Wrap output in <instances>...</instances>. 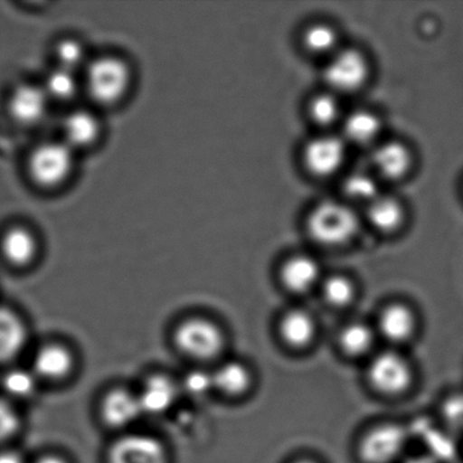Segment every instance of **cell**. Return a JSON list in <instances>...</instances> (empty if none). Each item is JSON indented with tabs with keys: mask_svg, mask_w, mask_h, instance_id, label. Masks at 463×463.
Listing matches in <instances>:
<instances>
[{
	"mask_svg": "<svg viewBox=\"0 0 463 463\" xmlns=\"http://www.w3.org/2000/svg\"><path fill=\"white\" fill-rule=\"evenodd\" d=\"M304 43L311 52L324 53L330 52L337 43V34L333 27L326 24H317L307 29L304 35Z\"/></svg>",
	"mask_w": 463,
	"mask_h": 463,
	"instance_id": "obj_30",
	"label": "cell"
},
{
	"mask_svg": "<svg viewBox=\"0 0 463 463\" xmlns=\"http://www.w3.org/2000/svg\"><path fill=\"white\" fill-rule=\"evenodd\" d=\"M375 335L371 326L354 322L344 326L339 334V346L349 356L358 357L371 351L374 344Z\"/></svg>",
	"mask_w": 463,
	"mask_h": 463,
	"instance_id": "obj_23",
	"label": "cell"
},
{
	"mask_svg": "<svg viewBox=\"0 0 463 463\" xmlns=\"http://www.w3.org/2000/svg\"><path fill=\"white\" fill-rule=\"evenodd\" d=\"M457 463H463V461L462 462H457Z\"/></svg>",
	"mask_w": 463,
	"mask_h": 463,
	"instance_id": "obj_39",
	"label": "cell"
},
{
	"mask_svg": "<svg viewBox=\"0 0 463 463\" xmlns=\"http://www.w3.org/2000/svg\"><path fill=\"white\" fill-rule=\"evenodd\" d=\"M35 463H67V462L65 460H62L61 458L54 457V456H48V457L41 458V459L36 461Z\"/></svg>",
	"mask_w": 463,
	"mask_h": 463,
	"instance_id": "obj_37",
	"label": "cell"
},
{
	"mask_svg": "<svg viewBox=\"0 0 463 463\" xmlns=\"http://www.w3.org/2000/svg\"><path fill=\"white\" fill-rule=\"evenodd\" d=\"M20 428V419L11 403L0 399V442L12 438Z\"/></svg>",
	"mask_w": 463,
	"mask_h": 463,
	"instance_id": "obj_32",
	"label": "cell"
},
{
	"mask_svg": "<svg viewBox=\"0 0 463 463\" xmlns=\"http://www.w3.org/2000/svg\"><path fill=\"white\" fill-rule=\"evenodd\" d=\"M72 366L71 353L61 345H48L36 354L35 373L45 379L57 380L70 373Z\"/></svg>",
	"mask_w": 463,
	"mask_h": 463,
	"instance_id": "obj_20",
	"label": "cell"
},
{
	"mask_svg": "<svg viewBox=\"0 0 463 463\" xmlns=\"http://www.w3.org/2000/svg\"><path fill=\"white\" fill-rule=\"evenodd\" d=\"M214 387L229 396H240L250 388L251 373L239 362H229L213 373Z\"/></svg>",
	"mask_w": 463,
	"mask_h": 463,
	"instance_id": "obj_21",
	"label": "cell"
},
{
	"mask_svg": "<svg viewBox=\"0 0 463 463\" xmlns=\"http://www.w3.org/2000/svg\"><path fill=\"white\" fill-rule=\"evenodd\" d=\"M292 463H317V462L315 460H311V459H298V460L293 461Z\"/></svg>",
	"mask_w": 463,
	"mask_h": 463,
	"instance_id": "obj_38",
	"label": "cell"
},
{
	"mask_svg": "<svg viewBox=\"0 0 463 463\" xmlns=\"http://www.w3.org/2000/svg\"><path fill=\"white\" fill-rule=\"evenodd\" d=\"M345 193L347 196L357 202H365L370 203L378 196V184L373 176L366 172H354L347 176L344 184Z\"/></svg>",
	"mask_w": 463,
	"mask_h": 463,
	"instance_id": "obj_27",
	"label": "cell"
},
{
	"mask_svg": "<svg viewBox=\"0 0 463 463\" xmlns=\"http://www.w3.org/2000/svg\"><path fill=\"white\" fill-rule=\"evenodd\" d=\"M403 463H438L434 460V458L432 457H415L411 458V459H408L407 461Z\"/></svg>",
	"mask_w": 463,
	"mask_h": 463,
	"instance_id": "obj_36",
	"label": "cell"
},
{
	"mask_svg": "<svg viewBox=\"0 0 463 463\" xmlns=\"http://www.w3.org/2000/svg\"><path fill=\"white\" fill-rule=\"evenodd\" d=\"M317 325L307 312L293 310L281 317L279 335L286 345L293 348L308 346L315 339Z\"/></svg>",
	"mask_w": 463,
	"mask_h": 463,
	"instance_id": "obj_16",
	"label": "cell"
},
{
	"mask_svg": "<svg viewBox=\"0 0 463 463\" xmlns=\"http://www.w3.org/2000/svg\"><path fill=\"white\" fill-rule=\"evenodd\" d=\"M72 166L74 149L62 140L40 145L29 158L31 178L43 188H54L65 183Z\"/></svg>",
	"mask_w": 463,
	"mask_h": 463,
	"instance_id": "obj_3",
	"label": "cell"
},
{
	"mask_svg": "<svg viewBox=\"0 0 463 463\" xmlns=\"http://www.w3.org/2000/svg\"><path fill=\"white\" fill-rule=\"evenodd\" d=\"M26 329L16 313L0 307V362L20 355L26 343Z\"/></svg>",
	"mask_w": 463,
	"mask_h": 463,
	"instance_id": "obj_17",
	"label": "cell"
},
{
	"mask_svg": "<svg viewBox=\"0 0 463 463\" xmlns=\"http://www.w3.org/2000/svg\"><path fill=\"white\" fill-rule=\"evenodd\" d=\"M369 220L375 229L392 232L403 220V211L396 199L378 196L369 203Z\"/></svg>",
	"mask_w": 463,
	"mask_h": 463,
	"instance_id": "obj_22",
	"label": "cell"
},
{
	"mask_svg": "<svg viewBox=\"0 0 463 463\" xmlns=\"http://www.w3.org/2000/svg\"><path fill=\"white\" fill-rule=\"evenodd\" d=\"M109 463H167L165 447L148 435L133 434L118 439Z\"/></svg>",
	"mask_w": 463,
	"mask_h": 463,
	"instance_id": "obj_8",
	"label": "cell"
},
{
	"mask_svg": "<svg viewBox=\"0 0 463 463\" xmlns=\"http://www.w3.org/2000/svg\"><path fill=\"white\" fill-rule=\"evenodd\" d=\"M0 463H25L20 453L13 450L0 451Z\"/></svg>",
	"mask_w": 463,
	"mask_h": 463,
	"instance_id": "obj_35",
	"label": "cell"
},
{
	"mask_svg": "<svg viewBox=\"0 0 463 463\" xmlns=\"http://www.w3.org/2000/svg\"><path fill=\"white\" fill-rule=\"evenodd\" d=\"M367 62L355 50H345L335 54L326 70V80L331 88L342 92L355 90L364 83Z\"/></svg>",
	"mask_w": 463,
	"mask_h": 463,
	"instance_id": "obj_9",
	"label": "cell"
},
{
	"mask_svg": "<svg viewBox=\"0 0 463 463\" xmlns=\"http://www.w3.org/2000/svg\"><path fill=\"white\" fill-rule=\"evenodd\" d=\"M346 156L345 144L335 136H321L311 140L304 151V162L313 175L326 176L342 166Z\"/></svg>",
	"mask_w": 463,
	"mask_h": 463,
	"instance_id": "obj_10",
	"label": "cell"
},
{
	"mask_svg": "<svg viewBox=\"0 0 463 463\" xmlns=\"http://www.w3.org/2000/svg\"><path fill=\"white\" fill-rule=\"evenodd\" d=\"M4 389L9 396L27 398L34 392L36 381L31 372L13 370L8 372L3 380Z\"/></svg>",
	"mask_w": 463,
	"mask_h": 463,
	"instance_id": "obj_29",
	"label": "cell"
},
{
	"mask_svg": "<svg viewBox=\"0 0 463 463\" xmlns=\"http://www.w3.org/2000/svg\"><path fill=\"white\" fill-rule=\"evenodd\" d=\"M280 279L290 292L307 293L320 280L319 263L307 256L290 258L281 267Z\"/></svg>",
	"mask_w": 463,
	"mask_h": 463,
	"instance_id": "obj_12",
	"label": "cell"
},
{
	"mask_svg": "<svg viewBox=\"0 0 463 463\" xmlns=\"http://www.w3.org/2000/svg\"><path fill=\"white\" fill-rule=\"evenodd\" d=\"M380 334L390 343L408 342L416 330V317L410 307L403 304H390L379 317Z\"/></svg>",
	"mask_w": 463,
	"mask_h": 463,
	"instance_id": "obj_11",
	"label": "cell"
},
{
	"mask_svg": "<svg viewBox=\"0 0 463 463\" xmlns=\"http://www.w3.org/2000/svg\"><path fill=\"white\" fill-rule=\"evenodd\" d=\"M45 93L48 94L50 101L56 99L59 102H68L75 99L79 93V81L76 79V72L57 68L50 72L43 85Z\"/></svg>",
	"mask_w": 463,
	"mask_h": 463,
	"instance_id": "obj_25",
	"label": "cell"
},
{
	"mask_svg": "<svg viewBox=\"0 0 463 463\" xmlns=\"http://www.w3.org/2000/svg\"><path fill=\"white\" fill-rule=\"evenodd\" d=\"M49 103L43 86L22 84L9 95V116L21 126L38 125L47 115Z\"/></svg>",
	"mask_w": 463,
	"mask_h": 463,
	"instance_id": "obj_7",
	"label": "cell"
},
{
	"mask_svg": "<svg viewBox=\"0 0 463 463\" xmlns=\"http://www.w3.org/2000/svg\"><path fill=\"white\" fill-rule=\"evenodd\" d=\"M130 80L128 65L117 57L95 59L86 71V89L90 97L102 106L120 101L129 89Z\"/></svg>",
	"mask_w": 463,
	"mask_h": 463,
	"instance_id": "obj_1",
	"label": "cell"
},
{
	"mask_svg": "<svg viewBox=\"0 0 463 463\" xmlns=\"http://www.w3.org/2000/svg\"><path fill=\"white\" fill-rule=\"evenodd\" d=\"M36 240L32 232L21 226H15L5 232L0 241V249L4 257L13 265L23 266L34 258Z\"/></svg>",
	"mask_w": 463,
	"mask_h": 463,
	"instance_id": "obj_19",
	"label": "cell"
},
{
	"mask_svg": "<svg viewBox=\"0 0 463 463\" xmlns=\"http://www.w3.org/2000/svg\"><path fill=\"white\" fill-rule=\"evenodd\" d=\"M380 129L379 118L369 111L354 112L345 122V136L356 145L373 142Z\"/></svg>",
	"mask_w": 463,
	"mask_h": 463,
	"instance_id": "obj_24",
	"label": "cell"
},
{
	"mask_svg": "<svg viewBox=\"0 0 463 463\" xmlns=\"http://www.w3.org/2000/svg\"><path fill=\"white\" fill-rule=\"evenodd\" d=\"M181 351L196 358H212L223 348L224 337L219 326L205 319L184 321L175 331Z\"/></svg>",
	"mask_w": 463,
	"mask_h": 463,
	"instance_id": "obj_6",
	"label": "cell"
},
{
	"mask_svg": "<svg viewBox=\"0 0 463 463\" xmlns=\"http://www.w3.org/2000/svg\"><path fill=\"white\" fill-rule=\"evenodd\" d=\"M448 408L449 419L458 429H463V393L453 397Z\"/></svg>",
	"mask_w": 463,
	"mask_h": 463,
	"instance_id": "obj_34",
	"label": "cell"
},
{
	"mask_svg": "<svg viewBox=\"0 0 463 463\" xmlns=\"http://www.w3.org/2000/svg\"><path fill=\"white\" fill-rule=\"evenodd\" d=\"M185 392L193 394V396H203V394L210 392L214 388L213 383V374H208L205 371H193L185 376L184 379Z\"/></svg>",
	"mask_w": 463,
	"mask_h": 463,
	"instance_id": "obj_33",
	"label": "cell"
},
{
	"mask_svg": "<svg viewBox=\"0 0 463 463\" xmlns=\"http://www.w3.org/2000/svg\"><path fill=\"white\" fill-rule=\"evenodd\" d=\"M355 286L347 277L334 275L322 284V294L330 306L345 307L355 298Z\"/></svg>",
	"mask_w": 463,
	"mask_h": 463,
	"instance_id": "obj_26",
	"label": "cell"
},
{
	"mask_svg": "<svg viewBox=\"0 0 463 463\" xmlns=\"http://www.w3.org/2000/svg\"><path fill=\"white\" fill-rule=\"evenodd\" d=\"M310 112L317 122L321 125H329L339 116V104L333 95L322 94L313 99Z\"/></svg>",
	"mask_w": 463,
	"mask_h": 463,
	"instance_id": "obj_31",
	"label": "cell"
},
{
	"mask_svg": "<svg viewBox=\"0 0 463 463\" xmlns=\"http://www.w3.org/2000/svg\"><path fill=\"white\" fill-rule=\"evenodd\" d=\"M62 130V142L75 151V149L90 146L98 139L99 124L93 113L76 110L65 118Z\"/></svg>",
	"mask_w": 463,
	"mask_h": 463,
	"instance_id": "obj_13",
	"label": "cell"
},
{
	"mask_svg": "<svg viewBox=\"0 0 463 463\" xmlns=\"http://www.w3.org/2000/svg\"><path fill=\"white\" fill-rule=\"evenodd\" d=\"M56 54L59 68L76 72L86 62V52L83 45L76 40H63L58 44Z\"/></svg>",
	"mask_w": 463,
	"mask_h": 463,
	"instance_id": "obj_28",
	"label": "cell"
},
{
	"mask_svg": "<svg viewBox=\"0 0 463 463\" xmlns=\"http://www.w3.org/2000/svg\"><path fill=\"white\" fill-rule=\"evenodd\" d=\"M369 381L376 392L397 396L411 387L412 371L401 354L383 352L373 358L367 371Z\"/></svg>",
	"mask_w": 463,
	"mask_h": 463,
	"instance_id": "obj_5",
	"label": "cell"
},
{
	"mask_svg": "<svg viewBox=\"0 0 463 463\" xmlns=\"http://www.w3.org/2000/svg\"><path fill=\"white\" fill-rule=\"evenodd\" d=\"M307 229L317 243L335 247L347 243L358 230V217L344 203H321L308 217Z\"/></svg>",
	"mask_w": 463,
	"mask_h": 463,
	"instance_id": "obj_2",
	"label": "cell"
},
{
	"mask_svg": "<svg viewBox=\"0 0 463 463\" xmlns=\"http://www.w3.org/2000/svg\"><path fill=\"white\" fill-rule=\"evenodd\" d=\"M102 414L108 424L122 428L137 420L143 410L138 396L126 390H116L104 399Z\"/></svg>",
	"mask_w": 463,
	"mask_h": 463,
	"instance_id": "obj_14",
	"label": "cell"
},
{
	"mask_svg": "<svg viewBox=\"0 0 463 463\" xmlns=\"http://www.w3.org/2000/svg\"><path fill=\"white\" fill-rule=\"evenodd\" d=\"M407 434L402 426H376L362 438L358 457L363 463H393L405 451Z\"/></svg>",
	"mask_w": 463,
	"mask_h": 463,
	"instance_id": "obj_4",
	"label": "cell"
},
{
	"mask_svg": "<svg viewBox=\"0 0 463 463\" xmlns=\"http://www.w3.org/2000/svg\"><path fill=\"white\" fill-rule=\"evenodd\" d=\"M176 393L178 390L172 380L162 375L153 376L138 396L143 412L152 415L162 414L174 405Z\"/></svg>",
	"mask_w": 463,
	"mask_h": 463,
	"instance_id": "obj_18",
	"label": "cell"
},
{
	"mask_svg": "<svg viewBox=\"0 0 463 463\" xmlns=\"http://www.w3.org/2000/svg\"><path fill=\"white\" fill-rule=\"evenodd\" d=\"M376 172L385 179L396 180L410 170L411 156L402 144L390 142L381 145L372 156Z\"/></svg>",
	"mask_w": 463,
	"mask_h": 463,
	"instance_id": "obj_15",
	"label": "cell"
}]
</instances>
